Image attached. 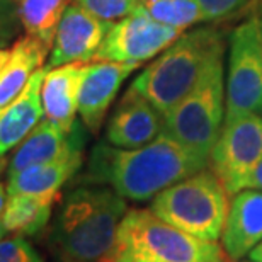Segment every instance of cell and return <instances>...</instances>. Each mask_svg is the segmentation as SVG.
<instances>
[{"mask_svg":"<svg viewBox=\"0 0 262 262\" xmlns=\"http://www.w3.org/2000/svg\"><path fill=\"white\" fill-rule=\"evenodd\" d=\"M206 165L162 131L140 148H118L107 141L96 145L89 157L85 182L107 186L131 201H148Z\"/></svg>","mask_w":262,"mask_h":262,"instance_id":"cell-1","label":"cell"},{"mask_svg":"<svg viewBox=\"0 0 262 262\" xmlns=\"http://www.w3.org/2000/svg\"><path fill=\"white\" fill-rule=\"evenodd\" d=\"M126 211V199L111 187H77L61 204L51 237L68 262H106Z\"/></svg>","mask_w":262,"mask_h":262,"instance_id":"cell-2","label":"cell"},{"mask_svg":"<svg viewBox=\"0 0 262 262\" xmlns=\"http://www.w3.org/2000/svg\"><path fill=\"white\" fill-rule=\"evenodd\" d=\"M225 56L222 31L211 26L182 33L141 70L129 87L165 116L201 80L214 60Z\"/></svg>","mask_w":262,"mask_h":262,"instance_id":"cell-3","label":"cell"},{"mask_svg":"<svg viewBox=\"0 0 262 262\" xmlns=\"http://www.w3.org/2000/svg\"><path fill=\"white\" fill-rule=\"evenodd\" d=\"M106 262H235L222 244L201 240L167 223L151 209H129Z\"/></svg>","mask_w":262,"mask_h":262,"instance_id":"cell-4","label":"cell"},{"mask_svg":"<svg viewBox=\"0 0 262 262\" xmlns=\"http://www.w3.org/2000/svg\"><path fill=\"white\" fill-rule=\"evenodd\" d=\"M151 211L201 240L218 242L230 209V194L211 169H201L151 199Z\"/></svg>","mask_w":262,"mask_h":262,"instance_id":"cell-5","label":"cell"},{"mask_svg":"<svg viewBox=\"0 0 262 262\" xmlns=\"http://www.w3.org/2000/svg\"><path fill=\"white\" fill-rule=\"evenodd\" d=\"M223 58L214 60L198 85L164 116L162 131L206 164L225 123Z\"/></svg>","mask_w":262,"mask_h":262,"instance_id":"cell-6","label":"cell"},{"mask_svg":"<svg viewBox=\"0 0 262 262\" xmlns=\"http://www.w3.org/2000/svg\"><path fill=\"white\" fill-rule=\"evenodd\" d=\"M262 111V43L257 15L238 24L230 36L225 75V119Z\"/></svg>","mask_w":262,"mask_h":262,"instance_id":"cell-7","label":"cell"},{"mask_svg":"<svg viewBox=\"0 0 262 262\" xmlns=\"http://www.w3.org/2000/svg\"><path fill=\"white\" fill-rule=\"evenodd\" d=\"M262 160V114L252 113L225 119L208 165L230 196L249 189Z\"/></svg>","mask_w":262,"mask_h":262,"instance_id":"cell-8","label":"cell"},{"mask_svg":"<svg viewBox=\"0 0 262 262\" xmlns=\"http://www.w3.org/2000/svg\"><path fill=\"white\" fill-rule=\"evenodd\" d=\"M182 33L150 17L140 4L129 15L113 23L92 61L141 65L159 56Z\"/></svg>","mask_w":262,"mask_h":262,"instance_id":"cell-9","label":"cell"},{"mask_svg":"<svg viewBox=\"0 0 262 262\" xmlns=\"http://www.w3.org/2000/svg\"><path fill=\"white\" fill-rule=\"evenodd\" d=\"M111 23L96 17L80 5L72 2L61 15L51 45L46 70L68 65L87 63L101 48L102 41L111 29Z\"/></svg>","mask_w":262,"mask_h":262,"instance_id":"cell-10","label":"cell"},{"mask_svg":"<svg viewBox=\"0 0 262 262\" xmlns=\"http://www.w3.org/2000/svg\"><path fill=\"white\" fill-rule=\"evenodd\" d=\"M85 124L75 123L70 131L43 118L31 133L20 141L10 157L7 165V177H12L29 167L46 164L60 157L83 150L85 146Z\"/></svg>","mask_w":262,"mask_h":262,"instance_id":"cell-11","label":"cell"},{"mask_svg":"<svg viewBox=\"0 0 262 262\" xmlns=\"http://www.w3.org/2000/svg\"><path fill=\"white\" fill-rule=\"evenodd\" d=\"M138 67L118 61H89L78 94V114L89 131L97 133L101 129L119 89Z\"/></svg>","mask_w":262,"mask_h":262,"instance_id":"cell-12","label":"cell"},{"mask_svg":"<svg viewBox=\"0 0 262 262\" xmlns=\"http://www.w3.org/2000/svg\"><path fill=\"white\" fill-rule=\"evenodd\" d=\"M164 129V116L133 87L119 99L106 126V141L118 148H140Z\"/></svg>","mask_w":262,"mask_h":262,"instance_id":"cell-13","label":"cell"},{"mask_svg":"<svg viewBox=\"0 0 262 262\" xmlns=\"http://www.w3.org/2000/svg\"><path fill=\"white\" fill-rule=\"evenodd\" d=\"M222 247L232 260H242L262 240V191L242 189L230 199Z\"/></svg>","mask_w":262,"mask_h":262,"instance_id":"cell-14","label":"cell"},{"mask_svg":"<svg viewBox=\"0 0 262 262\" xmlns=\"http://www.w3.org/2000/svg\"><path fill=\"white\" fill-rule=\"evenodd\" d=\"M87 63H68L46 70L41 85L43 118L67 131H70L77 123L78 94Z\"/></svg>","mask_w":262,"mask_h":262,"instance_id":"cell-15","label":"cell"},{"mask_svg":"<svg viewBox=\"0 0 262 262\" xmlns=\"http://www.w3.org/2000/svg\"><path fill=\"white\" fill-rule=\"evenodd\" d=\"M45 75L46 68L36 70L24 91L14 101L0 107V157H5L7 151L15 148L43 119L41 85Z\"/></svg>","mask_w":262,"mask_h":262,"instance_id":"cell-16","label":"cell"},{"mask_svg":"<svg viewBox=\"0 0 262 262\" xmlns=\"http://www.w3.org/2000/svg\"><path fill=\"white\" fill-rule=\"evenodd\" d=\"M83 150L60 157L46 164L29 167L19 174L7 177V192L10 194H38L58 196L61 187L70 181L82 167Z\"/></svg>","mask_w":262,"mask_h":262,"instance_id":"cell-17","label":"cell"},{"mask_svg":"<svg viewBox=\"0 0 262 262\" xmlns=\"http://www.w3.org/2000/svg\"><path fill=\"white\" fill-rule=\"evenodd\" d=\"M50 50L48 45L29 34L15 41L9 60L0 68V107L14 101L24 91L33 73L43 68Z\"/></svg>","mask_w":262,"mask_h":262,"instance_id":"cell-18","label":"cell"},{"mask_svg":"<svg viewBox=\"0 0 262 262\" xmlns=\"http://www.w3.org/2000/svg\"><path fill=\"white\" fill-rule=\"evenodd\" d=\"M56 196L10 194L2 213V223L7 232L20 237L38 235L50 222Z\"/></svg>","mask_w":262,"mask_h":262,"instance_id":"cell-19","label":"cell"},{"mask_svg":"<svg viewBox=\"0 0 262 262\" xmlns=\"http://www.w3.org/2000/svg\"><path fill=\"white\" fill-rule=\"evenodd\" d=\"M73 0H19V19L26 34L41 39L51 48L61 15Z\"/></svg>","mask_w":262,"mask_h":262,"instance_id":"cell-20","label":"cell"},{"mask_svg":"<svg viewBox=\"0 0 262 262\" xmlns=\"http://www.w3.org/2000/svg\"><path fill=\"white\" fill-rule=\"evenodd\" d=\"M140 4L150 17L179 31L206 20L194 0H140Z\"/></svg>","mask_w":262,"mask_h":262,"instance_id":"cell-21","label":"cell"},{"mask_svg":"<svg viewBox=\"0 0 262 262\" xmlns=\"http://www.w3.org/2000/svg\"><path fill=\"white\" fill-rule=\"evenodd\" d=\"M73 2L92 15L111 24L126 17L140 5V0H73Z\"/></svg>","mask_w":262,"mask_h":262,"instance_id":"cell-22","label":"cell"},{"mask_svg":"<svg viewBox=\"0 0 262 262\" xmlns=\"http://www.w3.org/2000/svg\"><path fill=\"white\" fill-rule=\"evenodd\" d=\"M0 262H45L33 245L20 235L0 240Z\"/></svg>","mask_w":262,"mask_h":262,"instance_id":"cell-23","label":"cell"},{"mask_svg":"<svg viewBox=\"0 0 262 262\" xmlns=\"http://www.w3.org/2000/svg\"><path fill=\"white\" fill-rule=\"evenodd\" d=\"M206 20H222L232 17L247 5L249 0H194Z\"/></svg>","mask_w":262,"mask_h":262,"instance_id":"cell-24","label":"cell"},{"mask_svg":"<svg viewBox=\"0 0 262 262\" xmlns=\"http://www.w3.org/2000/svg\"><path fill=\"white\" fill-rule=\"evenodd\" d=\"M20 28L17 0H0V41H12Z\"/></svg>","mask_w":262,"mask_h":262,"instance_id":"cell-25","label":"cell"},{"mask_svg":"<svg viewBox=\"0 0 262 262\" xmlns=\"http://www.w3.org/2000/svg\"><path fill=\"white\" fill-rule=\"evenodd\" d=\"M249 189H259V191H262V160H260V164L257 165V169H255L252 179H250Z\"/></svg>","mask_w":262,"mask_h":262,"instance_id":"cell-26","label":"cell"},{"mask_svg":"<svg viewBox=\"0 0 262 262\" xmlns=\"http://www.w3.org/2000/svg\"><path fill=\"white\" fill-rule=\"evenodd\" d=\"M10 51H12V46H7V43L0 41V68L5 65V61L9 60Z\"/></svg>","mask_w":262,"mask_h":262,"instance_id":"cell-27","label":"cell"},{"mask_svg":"<svg viewBox=\"0 0 262 262\" xmlns=\"http://www.w3.org/2000/svg\"><path fill=\"white\" fill-rule=\"evenodd\" d=\"M9 199V192H7V184L0 182V218H2V213L5 209V204H7Z\"/></svg>","mask_w":262,"mask_h":262,"instance_id":"cell-28","label":"cell"},{"mask_svg":"<svg viewBox=\"0 0 262 262\" xmlns=\"http://www.w3.org/2000/svg\"><path fill=\"white\" fill-rule=\"evenodd\" d=\"M249 260H252V262H262V240L252 249V252L249 254Z\"/></svg>","mask_w":262,"mask_h":262,"instance_id":"cell-29","label":"cell"},{"mask_svg":"<svg viewBox=\"0 0 262 262\" xmlns=\"http://www.w3.org/2000/svg\"><path fill=\"white\" fill-rule=\"evenodd\" d=\"M254 15H257V17L262 19V0H255V14Z\"/></svg>","mask_w":262,"mask_h":262,"instance_id":"cell-30","label":"cell"},{"mask_svg":"<svg viewBox=\"0 0 262 262\" xmlns=\"http://www.w3.org/2000/svg\"><path fill=\"white\" fill-rule=\"evenodd\" d=\"M7 165H9V160L5 159V157H0V174H2L5 169H7Z\"/></svg>","mask_w":262,"mask_h":262,"instance_id":"cell-31","label":"cell"},{"mask_svg":"<svg viewBox=\"0 0 262 262\" xmlns=\"http://www.w3.org/2000/svg\"><path fill=\"white\" fill-rule=\"evenodd\" d=\"M5 233H7V230H5L4 223H2V218H0V240L5 237Z\"/></svg>","mask_w":262,"mask_h":262,"instance_id":"cell-32","label":"cell"},{"mask_svg":"<svg viewBox=\"0 0 262 262\" xmlns=\"http://www.w3.org/2000/svg\"><path fill=\"white\" fill-rule=\"evenodd\" d=\"M257 26H259V36H260V43H262V19L257 17Z\"/></svg>","mask_w":262,"mask_h":262,"instance_id":"cell-33","label":"cell"},{"mask_svg":"<svg viewBox=\"0 0 262 262\" xmlns=\"http://www.w3.org/2000/svg\"><path fill=\"white\" fill-rule=\"evenodd\" d=\"M247 262H252V260H247Z\"/></svg>","mask_w":262,"mask_h":262,"instance_id":"cell-34","label":"cell"},{"mask_svg":"<svg viewBox=\"0 0 262 262\" xmlns=\"http://www.w3.org/2000/svg\"><path fill=\"white\" fill-rule=\"evenodd\" d=\"M17 2H19V0H17Z\"/></svg>","mask_w":262,"mask_h":262,"instance_id":"cell-35","label":"cell"},{"mask_svg":"<svg viewBox=\"0 0 262 262\" xmlns=\"http://www.w3.org/2000/svg\"><path fill=\"white\" fill-rule=\"evenodd\" d=\"M260 113H262V111H260Z\"/></svg>","mask_w":262,"mask_h":262,"instance_id":"cell-36","label":"cell"}]
</instances>
